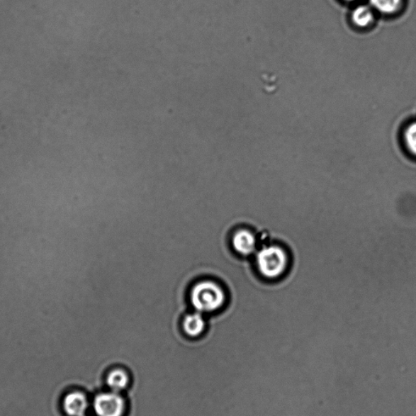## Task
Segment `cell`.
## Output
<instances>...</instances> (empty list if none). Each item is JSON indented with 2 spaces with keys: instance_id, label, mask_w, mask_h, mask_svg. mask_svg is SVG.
I'll use <instances>...</instances> for the list:
<instances>
[{
  "instance_id": "277c9868",
  "label": "cell",
  "mask_w": 416,
  "mask_h": 416,
  "mask_svg": "<svg viewBox=\"0 0 416 416\" xmlns=\"http://www.w3.org/2000/svg\"><path fill=\"white\" fill-rule=\"evenodd\" d=\"M231 246L237 254L249 257L258 251V237L252 230L242 228L232 234Z\"/></svg>"
},
{
  "instance_id": "7a4b0ae2",
  "label": "cell",
  "mask_w": 416,
  "mask_h": 416,
  "mask_svg": "<svg viewBox=\"0 0 416 416\" xmlns=\"http://www.w3.org/2000/svg\"><path fill=\"white\" fill-rule=\"evenodd\" d=\"M227 301L226 292L213 280H202L191 287L190 302L196 312L213 313L223 308Z\"/></svg>"
},
{
  "instance_id": "9c48e42d",
  "label": "cell",
  "mask_w": 416,
  "mask_h": 416,
  "mask_svg": "<svg viewBox=\"0 0 416 416\" xmlns=\"http://www.w3.org/2000/svg\"><path fill=\"white\" fill-rule=\"evenodd\" d=\"M403 0H370V4L378 12L391 15L400 9Z\"/></svg>"
},
{
  "instance_id": "3957f363",
  "label": "cell",
  "mask_w": 416,
  "mask_h": 416,
  "mask_svg": "<svg viewBox=\"0 0 416 416\" xmlns=\"http://www.w3.org/2000/svg\"><path fill=\"white\" fill-rule=\"evenodd\" d=\"M94 409L98 416H122L125 405L118 393H103L94 398Z\"/></svg>"
},
{
  "instance_id": "5b68a950",
  "label": "cell",
  "mask_w": 416,
  "mask_h": 416,
  "mask_svg": "<svg viewBox=\"0 0 416 416\" xmlns=\"http://www.w3.org/2000/svg\"><path fill=\"white\" fill-rule=\"evenodd\" d=\"M63 407L65 413L69 416H83L88 407L87 398L80 391L71 392L64 397Z\"/></svg>"
},
{
  "instance_id": "30bf717a",
  "label": "cell",
  "mask_w": 416,
  "mask_h": 416,
  "mask_svg": "<svg viewBox=\"0 0 416 416\" xmlns=\"http://www.w3.org/2000/svg\"><path fill=\"white\" fill-rule=\"evenodd\" d=\"M404 140L407 151L416 157V122L407 128L404 134Z\"/></svg>"
},
{
  "instance_id": "52a82bcc",
  "label": "cell",
  "mask_w": 416,
  "mask_h": 416,
  "mask_svg": "<svg viewBox=\"0 0 416 416\" xmlns=\"http://www.w3.org/2000/svg\"><path fill=\"white\" fill-rule=\"evenodd\" d=\"M107 384L113 392H120L125 390L129 384V376L123 370H113L108 375Z\"/></svg>"
},
{
  "instance_id": "6da1fadb",
  "label": "cell",
  "mask_w": 416,
  "mask_h": 416,
  "mask_svg": "<svg viewBox=\"0 0 416 416\" xmlns=\"http://www.w3.org/2000/svg\"><path fill=\"white\" fill-rule=\"evenodd\" d=\"M291 263L290 252L281 244H267L255 252V269L265 281H280L288 274Z\"/></svg>"
},
{
  "instance_id": "8992f818",
  "label": "cell",
  "mask_w": 416,
  "mask_h": 416,
  "mask_svg": "<svg viewBox=\"0 0 416 416\" xmlns=\"http://www.w3.org/2000/svg\"><path fill=\"white\" fill-rule=\"evenodd\" d=\"M183 330L189 337H196L201 336L206 328L202 313L196 312L185 316L182 323Z\"/></svg>"
},
{
  "instance_id": "ba28073f",
  "label": "cell",
  "mask_w": 416,
  "mask_h": 416,
  "mask_svg": "<svg viewBox=\"0 0 416 416\" xmlns=\"http://www.w3.org/2000/svg\"><path fill=\"white\" fill-rule=\"evenodd\" d=\"M352 19L353 23L356 26L366 28L373 24L374 15L373 11L369 7L361 5V6L354 9Z\"/></svg>"
},
{
  "instance_id": "8fae6325",
  "label": "cell",
  "mask_w": 416,
  "mask_h": 416,
  "mask_svg": "<svg viewBox=\"0 0 416 416\" xmlns=\"http://www.w3.org/2000/svg\"><path fill=\"white\" fill-rule=\"evenodd\" d=\"M346 1H348V2H353V1H356V0H346Z\"/></svg>"
}]
</instances>
